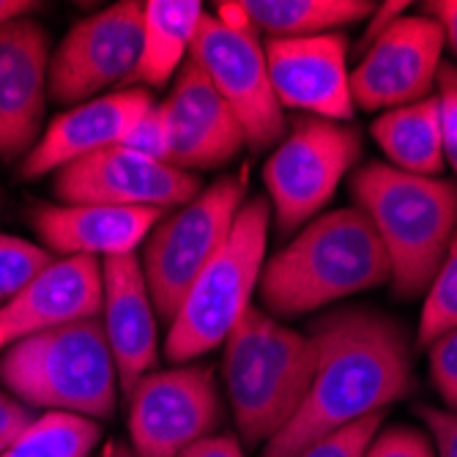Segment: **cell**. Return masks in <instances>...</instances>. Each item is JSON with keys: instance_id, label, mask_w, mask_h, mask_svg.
I'll list each match as a JSON object with an SVG mask.
<instances>
[{"instance_id": "10", "label": "cell", "mask_w": 457, "mask_h": 457, "mask_svg": "<svg viewBox=\"0 0 457 457\" xmlns=\"http://www.w3.org/2000/svg\"><path fill=\"white\" fill-rule=\"evenodd\" d=\"M189 58L238 118L249 151L263 154L285 137V110L274 96L266 50L255 30L222 28L205 12Z\"/></svg>"}, {"instance_id": "21", "label": "cell", "mask_w": 457, "mask_h": 457, "mask_svg": "<svg viewBox=\"0 0 457 457\" xmlns=\"http://www.w3.org/2000/svg\"><path fill=\"white\" fill-rule=\"evenodd\" d=\"M205 9L197 0L143 4V50L127 88H164L181 71Z\"/></svg>"}, {"instance_id": "3", "label": "cell", "mask_w": 457, "mask_h": 457, "mask_svg": "<svg viewBox=\"0 0 457 457\" xmlns=\"http://www.w3.org/2000/svg\"><path fill=\"white\" fill-rule=\"evenodd\" d=\"M351 195L386 249L397 299L428 294L457 230V184L367 162L351 179Z\"/></svg>"}, {"instance_id": "30", "label": "cell", "mask_w": 457, "mask_h": 457, "mask_svg": "<svg viewBox=\"0 0 457 457\" xmlns=\"http://www.w3.org/2000/svg\"><path fill=\"white\" fill-rule=\"evenodd\" d=\"M428 367L433 389L441 395L449 411H457V328L446 331L430 345Z\"/></svg>"}, {"instance_id": "13", "label": "cell", "mask_w": 457, "mask_h": 457, "mask_svg": "<svg viewBox=\"0 0 457 457\" xmlns=\"http://www.w3.org/2000/svg\"><path fill=\"white\" fill-rule=\"evenodd\" d=\"M444 53V33L428 17L395 20L351 71V96L359 110H395L433 96Z\"/></svg>"}, {"instance_id": "6", "label": "cell", "mask_w": 457, "mask_h": 457, "mask_svg": "<svg viewBox=\"0 0 457 457\" xmlns=\"http://www.w3.org/2000/svg\"><path fill=\"white\" fill-rule=\"evenodd\" d=\"M269 228V200H244L228 241L197 274L168 326L164 356L173 364H189L225 345L233 326L253 307L266 263Z\"/></svg>"}, {"instance_id": "26", "label": "cell", "mask_w": 457, "mask_h": 457, "mask_svg": "<svg viewBox=\"0 0 457 457\" xmlns=\"http://www.w3.org/2000/svg\"><path fill=\"white\" fill-rule=\"evenodd\" d=\"M53 261L55 255L41 244L0 233V302L17 299Z\"/></svg>"}, {"instance_id": "19", "label": "cell", "mask_w": 457, "mask_h": 457, "mask_svg": "<svg viewBox=\"0 0 457 457\" xmlns=\"http://www.w3.org/2000/svg\"><path fill=\"white\" fill-rule=\"evenodd\" d=\"M102 326L115 359L120 392L129 397L135 384L156 367L159 331L156 307L151 302L137 255L102 261Z\"/></svg>"}, {"instance_id": "16", "label": "cell", "mask_w": 457, "mask_h": 457, "mask_svg": "<svg viewBox=\"0 0 457 457\" xmlns=\"http://www.w3.org/2000/svg\"><path fill=\"white\" fill-rule=\"evenodd\" d=\"M50 55V36L36 20L0 28V159H25L41 137Z\"/></svg>"}, {"instance_id": "20", "label": "cell", "mask_w": 457, "mask_h": 457, "mask_svg": "<svg viewBox=\"0 0 457 457\" xmlns=\"http://www.w3.org/2000/svg\"><path fill=\"white\" fill-rule=\"evenodd\" d=\"M154 209H120V205H36L33 228L41 246L61 258H123L137 246L162 220Z\"/></svg>"}, {"instance_id": "33", "label": "cell", "mask_w": 457, "mask_h": 457, "mask_svg": "<svg viewBox=\"0 0 457 457\" xmlns=\"http://www.w3.org/2000/svg\"><path fill=\"white\" fill-rule=\"evenodd\" d=\"M33 420V411L25 403L9 392H0V452H6Z\"/></svg>"}, {"instance_id": "23", "label": "cell", "mask_w": 457, "mask_h": 457, "mask_svg": "<svg viewBox=\"0 0 457 457\" xmlns=\"http://www.w3.org/2000/svg\"><path fill=\"white\" fill-rule=\"evenodd\" d=\"M255 33L269 38H307L337 33L376 12L367 0H244Z\"/></svg>"}, {"instance_id": "2", "label": "cell", "mask_w": 457, "mask_h": 457, "mask_svg": "<svg viewBox=\"0 0 457 457\" xmlns=\"http://www.w3.org/2000/svg\"><path fill=\"white\" fill-rule=\"evenodd\" d=\"M384 282H389L386 249L372 222L348 205L294 233L263 263L258 294L263 310L279 320L315 312Z\"/></svg>"}, {"instance_id": "11", "label": "cell", "mask_w": 457, "mask_h": 457, "mask_svg": "<svg viewBox=\"0 0 457 457\" xmlns=\"http://www.w3.org/2000/svg\"><path fill=\"white\" fill-rule=\"evenodd\" d=\"M143 50V4L120 0L77 22L50 55V96L82 104L112 86L127 88Z\"/></svg>"}, {"instance_id": "35", "label": "cell", "mask_w": 457, "mask_h": 457, "mask_svg": "<svg viewBox=\"0 0 457 457\" xmlns=\"http://www.w3.org/2000/svg\"><path fill=\"white\" fill-rule=\"evenodd\" d=\"M181 457H244L241 444L228 436V433H214L209 438L197 441L195 446H189Z\"/></svg>"}, {"instance_id": "8", "label": "cell", "mask_w": 457, "mask_h": 457, "mask_svg": "<svg viewBox=\"0 0 457 457\" xmlns=\"http://www.w3.org/2000/svg\"><path fill=\"white\" fill-rule=\"evenodd\" d=\"M361 159V132L353 123L299 115L274 145L263 184L277 233L294 236L335 197L343 179Z\"/></svg>"}, {"instance_id": "5", "label": "cell", "mask_w": 457, "mask_h": 457, "mask_svg": "<svg viewBox=\"0 0 457 457\" xmlns=\"http://www.w3.org/2000/svg\"><path fill=\"white\" fill-rule=\"evenodd\" d=\"M0 381L33 408L110 420L118 405V370L99 318L36 331L0 356Z\"/></svg>"}, {"instance_id": "22", "label": "cell", "mask_w": 457, "mask_h": 457, "mask_svg": "<svg viewBox=\"0 0 457 457\" xmlns=\"http://www.w3.org/2000/svg\"><path fill=\"white\" fill-rule=\"evenodd\" d=\"M370 135L395 170L430 179L444 170V132L436 94L405 107L384 110L372 120Z\"/></svg>"}, {"instance_id": "25", "label": "cell", "mask_w": 457, "mask_h": 457, "mask_svg": "<svg viewBox=\"0 0 457 457\" xmlns=\"http://www.w3.org/2000/svg\"><path fill=\"white\" fill-rule=\"evenodd\" d=\"M452 328H457V230L425 294L417 343L422 348H430L438 337H444Z\"/></svg>"}, {"instance_id": "38", "label": "cell", "mask_w": 457, "mask_h": 457, "mask_svg": "<svg viewBox=\"0 0 457 457\" xmlns=\"http://www.w3.org/2000/svg\"><path fill=\"white\" fill-rule=\"evenodd\" d=\"M102 457H137V454H135V452H132V446H127V444H120V441H110V444L104 446Z\"/></svg>"}, {"instance_id": "27", "label": "cell", "mask_w": 457, "mask_h": 457, "mask_svg": "<svg viewBox=\"0 0 457 457\" xmlns=\"http://www.w3.org/2000/svg\"><path fill=\"white\" fill-rule=\"evenodd\" d=\"M386 413H372L367 420H359L337 433H331L320 441H315L312 446H307L302 454L296 457H364L370 441L378 436L381 422Z\"/></svg>"}, {"instance_id": "1", "label": "cell", "mask_w": 457, "mask_h": 457, "mask_svg": "<svg viewBox=\"0 0 457 457\" xmlns=\"http://www.w3.org/2000/svg\"><path fill=\"white\" fill-rule=\"evenodd\" d=\"M310 337L318 359L307 397L261 457H296L331 433L386 413L413 389L408 335L384 312H331L312 326Z\"/></svg>"}, {"instance_id": "15", "label": "cell", "mask_w": 457, "mask_h": 457, "mask_svg": "<svg viewBox=\"0 0 457 457\" xmlns=\"http://www.w3.org/2000/svg\"><path fill=\"white\" fill-rule=\"evenodd\" d=\"M159 107L168 127V164L184 173L225 168L246 145L238 118L192 58Z\"/></svg>"}, {"instance_id": "36", "label": "cell", "mask_w": 457, "mask_h": 457, "mask_svg": "<svg viewBox=\"0 0 457 457\" xmlns=\"http://www.w3.org/2000/svg\"><path fill=\"white\" fill-rule=\"evenodd\" d=\"M408 9V4H384V6H376V12H372L370 17V25H367V30H364V38H361V53L376 41L395 20H400L403 17V12Z\"/></svg>"}, {"instance_id": "37", "label": "cell", "mask_w": 457, "mask_h": 457, "mask_svg": "<svg viewBox=\"0 0 457 457\" xmlns=\"http://www.w3.org/2000/svg\"><path fill=\"white\" fill-rule=\"evenodd\" d=\"M33 9H38V4H28V0H0V28L25 17Z\"/></svg>"}, {"instance_id": "34", "label": "cell", "mask_w": 457, "mask_h": 457, "mask_svg": "<svg viewBox=\"0 0 457 457\" xmlns=\"http://www.w3.org/2000/svg\"><path fill=\"white\" fill-rule=\"evenodd\" d=\"M425 14L441 28L444 45L457 55V0H433L425 6Z\"/></svg>"}, {"instance_id": "32", "label": "cell", "mask_w": 457, "mask_h": 457, "mask_svg": "<svg viewBox=\"0 0 457 457\" xmlns=\"http://www.w3.org/2000/svg\"><path fill=\"white\" fill-rule=\"evenodd\" d=\"M417 413L428 428L436 457H457V411L438 405H417Z\"/></svg>"}, {"instance_id": "4", "label": "cell", "mask_w": 457, "mask_h": 457, "mask_svg": "<svg viewBox=\"0 0 457 457\" xmlns=\"http://www.w3.org/2000/svg\"><path fill=\"white\" fill-rule=\"evenodd\" d=\"M222 378L246 444H269L296 417L315 376V343L263 307H249L225 340Z\"/></svg>"}, {"instance_id": "7", "label": "cell", "mask_w": 457, "mask_h": 457, "mask_svg": "<svg viewBox=\"0 0 457 457\" xmlns=\"http://www.w3.org/2000/svg\"><path fill=\"white\" fill-rule=\"evenodd\" d=\"M246 200V170L217 179L173 214L162 217L143 241V277L156 315L170 326L187 290L228 241Z\"/></svg>"}, {"instance_id": "18", "label": "cell", "mask_w": 457, "mask_h": 457, "mask_svg": "<svg viewBox=\"0 0 457 457\" xmlns=\"http://www.w3.org/2000/svg\"><path fill=\"white\" fill-rule=\"evenodd\" d=\"M151 104L154 99L145 88H120L107 96L74 104L50 123L33 151L22 159L20 179L30 181L47 173H58L77 159L120 145L137 115Z\"/></svg>"}, {"instance_id": "17", "label": "cell", "mask_w": 457, "mask_h": 457, "mask_svg": "<svg viewBox=\"0 0 457 457\" xmlns=\"http://www.w3.org/2000/svg\"><path fill=\"white\" fill-rule=\"evenodd\" d=\"M104 282L96 258H55L17 299L0 307V348L102 315Z\"/></svg>"}, {"instance_id": "9", "label": "cell", "mask_w": 457, "mask_h": 457, "mask_svg": "<svg viewBox=\"0 0 457 457\" xmlns=\"http://www.w3.org/2000/svg\"><path fill=\"white\" fill-rule=\"evenodd\" d=\"M129 446L137 457H181L220 430L217 367L189 361L151 370L129 392Z\"/></svg>"}, {"instance_id": "24", "label": "cell", "mask_w": 457, "mask_h": 457, "mask_svg": "<svg viewBox=\"0 0 457 457\" xmlns=\"http://www.w3.org/2000/svg\"><path fill=\"white\" fill-rule=\"evenodd\" d=\"M102 441V425L88 417L47 411L36 417L0 457H91Z\"/></svg>"}, {"instance_id": "14", "label": "cell", "mask_w": 457, "mask_h": 457, "mask_svg": "<svg viewBox=\"0 0 457 457\" xmlns=\"http://www.w3.org/2000/svg\"><path fill=\"white\" fill-rule=\"evenodd\" d=\"M263 50L282 110H302L304 115L337 123H348L356 115L345 33L266 38Z\"/></svg>"}, {"instance_id": "29", "label": "cell", "mask_w": 457, "mask_h": 457, "mask_svg": "<svg viewBox=\"0 0 457 457\" xmlns=\"http://www.w3.org/2000/svg\"><path fill=\"white\" fill-rule=\"evenodd\" d=\"M364 457H436V449L425 430L397 425L378 430V436L370 441Z\"/></svg>"}, {"instance_id": "31", "label": "cell", "mask_w": 457, "mask_h": 457, "mask_svg": "<svg viewBox=\"0 0 457 457\" xmlns=\"http://www.w3.org/2000/svg\"><path fill=\"white\" fill-rule=\"evenodd\" d=\"M436 96L441 107V132H444V159L452 164L457 176V66L444 63L436 79Z\"/></svg>"}, {"instance_id": "12", "label": "cell", "mask_w": 457, "mask_h": 457, "mask_svg": "<svg viewBox=\"0 0 457 457\" xmlns=\"http://www.w3.org/2000/svg\"><path fill=\"white\" fill-rule=\"evenodd\" d=\"M53 192L69 205H120V209L176 212L200 192V181L168 162L140 156L123 145L96 151L61 168Z\"/></svg>"}, {"instance_id": "28", "label": "cell", "mask_w": 457, "mask_h": 457, "mask_svg": "<svg viewBox=\"0 0 457 457\" xmlns=\"http://www.w3.org/2000/svg\"><path fill=\"white\" fill-rule=\"evenodd\" d=\"M120 145L140 154V156L168 162V127H164V115L156 102L137 115L129 132L123 135Z\"/></svg>"}]
</instances>
